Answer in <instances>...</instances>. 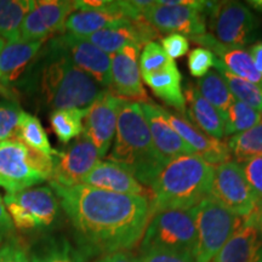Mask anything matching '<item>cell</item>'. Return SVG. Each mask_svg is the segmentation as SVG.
<instances>
[{
    "label": "cell",
    "instance_id": "44dd1931",
    "mask_svg": "<svg viewBox=\"0 0 262 262\" xmlns=\"http://www.w3.org/2000/svg\"><path fill=\"white\" fill-rule=\"evenodd\" d=\"M189 39L194 41L195 44L206 47L205 49L210 50L212 54L217 55L219 60L225 64V67L232 74L237 75V77L249 81V83L257 85L262 89V77L255 68L254 62L251 60L248 50L242 48L226 47L219 40H216L214 35L208 34V33L189 37Z\"/></svg>",
    "mask_w": 262,
    "mask_h": 262
},
{
    "label": "cell",
    "instance_id": "836d02e7",
    "mask_svg": "<svg viewBox=\"0 0 262 262\" xmlns=\"http://www.w3.org/2000/svg\"><path fill=\"white\" fill-rule=\"evenodd\" d=\"M225 118V136L244 133L262 122L261 113L237 100L228 108Z\"/></svg>",
    "mask_w": 262,
    "mask_h": 262
},
{
    "label": "cell",
    "instance_id": "603a6c76",
    "mask_svg": "<svg viewBox=\"0 0 262 262\" xmlns=\"http://www.w3.org/2000/svg\"><path fill=\"white\" fill-rule=\"evenodd\" d=\"M186 104H188V118L194 126L212 139L221 141L225 137V116L202 97L195 85L186 86Z\"/></svg>",
    "mask_w": 262,
    "mask_h": 262
},
{
    "label": "cell",
    "instance_id": "ffe728a7",
    "mask_svg": "<svg viewBox=\"0 0 262 262\" xmlns=\"http://www.w3.org/2000/svg\"><path fill=\"white\" fill-rule=\"evenodd\" d=\"M83 183L103 191L143 195L149 199V192L146 191L145 186L141 185L126 168L111 160H100L85 176Z\"/></svg>",
    "mask_w": 262,
    "mask_h": 262
},
{
    "label": "cell",
    "instance_id": "277c9868",
    "mask_svg": "<svg viewBox=\"0 0 262 262\" xmlns=\"http://www.w3.org/2000/svg\"><path fill=\"white\" fill-rule=\"evenodd\" d=\"M40 77V93L45 103L58 110H88L108 89L91 75L63 57L48 55Z\"/></svg>",
    "mask_w": 262,
    "mask_h": 262
},
{
    "label": "cell",
    "instance_id": "60d3db41",
    "mask_svg": "<svg viewBox=\"0 0 262 262\" xmlns=\"http://www.w3.org/2000/svg\"><path fill=\"white\" fill-rule=\"evenodd\" d=\"M162 47L170 58H179L185 56L189 49L187 37L181 34H169L162 39Z\"/></svg>",
    "mask_w": 262,
    "mask_h": 262
},
{
    "label": "cell",
    "instance_id": "d4e9b609",
    "mask_svg": "<svg viewBox=\"0 0 262 262\" xmlns=\"http://www.w3.org/2000/svg\"><path fill=\"white\" fill-rule=\"evenodd\" d=\"M262 243L256 228L245 221L228 239L211 262H255Z\"/></svg>",
    "mask_w": 262,
    "mask_h": 262
},
{
    "label": "cell",
    "instance_id": "d590c367",
    "mask_svg": "<svg viewBox=\"0 0 262 262\" xmlns=\"http://www.w3.org/2000/svg\"><path fill=\"white\" fill-rule=\"evenodd\" d=\"M25 113L14 101L0 100V142L16 140Z\"/></svg>",
    "mask_w": 262,
    "mask_h": 262
},
{
    "label": "cell",
    "instance_id": "2e32d148",
    "mask_svg": "<svg viewBox=\"0 0 262 262\" xmlns=\"http://www.w3.org/2000/svg\"><path fill=\"white\" fill-rule=\"evenodd\" d=\"M158 37L159 32L156 31L146 19L133 21L124 18L85 39L106 54L114 55L130 45L142 48V45L148 44Z\"/></svg>",
    "mask_w": 262,
    "mask_h": 262
},
{
    "label": "cell",
    "instance_id": "8992f818",
    "mask_svg": "<svg viewBox=\"0 0 262 262\" xmlns=\"http://www.w3.org/2000/svg\"><path fill=\"white\" fill-rule=\"evenodd\" d=\"M52 157H47L17 140L0 142V187L8 193L32 188L50 179Z\"/></svg>",
    "mask_w": 262,
    "mask_h": 262
},
{
    "label": "cell",
    "instance_id": "7a4b0ae2",
    "mask_svg": "<svg viewBox=\"0 0 262 262\" xmlns=\"http://www.w3.org/2000/svg\"><path fill=\"white\" fill-rule=\"evenodd\" d=\"M215 168L198 156H183L166 164L149 186V214L192 209L210 198Z\"/></svg>",
    "mask_w": 262,
    "mask_h": 262
},
{
    "label": "cell",
    "instance_id": "4fadbf2b",
    "mask_svg": "<svg viewBox=\"0 0 262 262\" xmlns=\"http://www.w3.org/2000/svg\"><path fill=\"white\" fill-rule=\"evenodd\" d=\"M100 162L96 147L83 134L64 150H57L52 157L50 182L72 187L81 185L85 176Z\"/></svg>",
    "mask_w": 262,
    "mask_h": 262
},
{
    "label": "cell",
    "instance_id": "ac0fdd59",
    "mask_svg": "<svg viewBox=\"0 0 262 262\" xmlns=\"http://www.w3.org/2000/svg\"><path fill=\"white\" fill-rule=\"evenodd\" d=\"M140 106L148 125L153 145L164 163L168 164L179 157L195 156L191 147L170 125L166 117L164 116L163 107L152 102L140 103Z\"/></svg>",
    "mask_w": 262,
    "mask_h": 262
},
{
    "label": "cell",
    "instance_id": "f1b7e54d",
    "mask_svg": "<svg viewBox=\"0 0 262 262\" xmlns=\"http://www.w3.org/2000/svg\"><path fill=\"white\" fill-rule=\"evenodd\" d=\"M196 89L203 98L220 111L224 116L235 100L217 71H209L204 77H202L196 83Z\"/></svg>",
    "mask_w": 262,
    "mask_h": 262
},
{
    "label": "cell",
    "instance_id": "d6986e66",
    "mask_svg": "<svg viewBox=\"0 0 262 262\" xmlns=\"http://www.w3.org/2000/svg\"><path fill=\"white\" fill-rule=\"evenodd\" d=\"M164 116L166 117L172 129L193 149V153L210 165L222 164L231 159L228 147L222 141L215 140L199 130L198 127L179 114H173L163 108Z\"/></svg>",
    "mask_w": 262,
    "mask_h": 262
},
{
    "label": "cell",
    "instance_id": "5b68a950",
    "mask_svg": "<svg viewBox=\"0 0 262 262\" xmlns=\"http://www.w3.org/2000/svg\"><path fill=\"white\" fill-rule=\"evenodd\" d=\"M195 208L169 209L150 216L140 251L163 250L192 254L195 248Z\"/></svg>",
    "mask_w": 262,
    "mask_h": 262
},
{
    "label": "cell",
    "instance_id": "52a82bcc",
    "mask_svg": "<svg viewBox=\"0 0 262 262\" xmlns=\"http://www.w3.org/2000/svg\"><path fill=\"white\" fill-rule=\"evenodd\" d=\"M243 224V219L234 215L214 199L206 198L195 206L196 241L193 251L194 262H211Z\"/></svg>",
    "mask_w": 262,
    "mask_h": 262
},
{
    "label": "cell",
    "instance_id": "7bdbcfd3",
    "mask_svg": "<svg viewBox=\"0 0 262 262\" xmlns=\"http://www.w3.org/2000/svg\"><path fill=\"white\" fill-rule=\"evenodd\" d=\"M93 262H141L139 255L131 253L129 250L116 251V253L103 255V256L96 257Z\"/></svg>",
    "mask_w": 262,
    "mask_h": 262
},
{
    "label": "cell",
    "instance_id": "9a60e30c",
    "mask_svg": "<svg viewBox=\"0 0 262 262\" xmlns=\"http://www.w3.org/2000/svg\"><path fill=\"white\" fill-rule=\"evenodd\" d=\"M73 11V2H34V6L22 22L19 29V40L47 41L50 35L64 31L66 19Z\"/></svg>",
    "mask_w": 262,
    "mask_h": 262
},
{
    "label": "cell",
    "instance_id": "e0dca14e",
    "mask_svg": "<svg viewBox=\"0 0 262 262\" xmlns=\"http://www.w3.org/2000/svg\"><path fill=\"white\" fill-rule=\"evenodd\" d=\"M141 48L125 47L120 51L111 55V85L110 89L117 96L134 100L137 102H152L141 83V72L139 67V55Z\"/></svg>",
    "mask_w": 262,
    "mask_h": 262
},
{
    "label": "cell",
    "instance_id": "8d00e7d4",
    "mask_svg": "<svg viewBox=\"0 0 262 262\" xmlns=\"http://www.w3.org/2000/svg\"><path fill=\"white\" fill-rule=\"evenodd\" d=\"M239 164L256 198V208H262V156L254 157Z\"/></svg>",
    "mask_w": 262,
    "mask_h": 262
},
{
    "label": "cell",
    "instance_id": "6da1fadb",
    "mask_svg": "<svg viewBox=\"0 0 262 262\" xmlns=\"http://www.w3.org/2000/svg\"><path fill=\"white\" fill-rule=\"evenodd\" d=\"M50 187L60 199L85 258L130 251L142 239L150 219L146 196L119 194L84 183L64 187L50 182Z\"/></svg>",
    "mask_w": 262,
    "mask_h": 262
},
{
    "label": "cell",
    "instance_id": "7dc6e473",
    "mask_svg": "<svg viewBox=\"0 0 262 262\" xmlns=\"http://www.w3.org/2000/svg\"><path fill=\"white\" fill-rule=\"evenodd\" d=\"M5 47V40L3 38H0V52H2L3 49Z\"/></svg>",
    "mask_w": 262,
    "mask_h": 262
},
{
    "label": "cell",
    "instance_id": "bcb514c9",
    "mask_svg": "<svg viewBox=\"0 0 262 262\" xmlns=\"http://www.w3.org/2000/svg\"><path fill=\"white\" fill-rule=\"evenodd\" d=\"M247 4L249 8L256 10L258 12H262V0H249Z\"/></svg>",
    "mask_w": 262,
    "mask_h": 262
},
{
    "label": "cell",
    "instance_id": "74e56055",
    "mask_svg": "<svg viewBox=\"0 0 262 262\" xmlns=\"http://www.w3.org/2000/svg\"><path fill=\"white\" fill-rule=\"evenodd\" d=\"M215 56L205 48H196L188 54V70L193 77L202 78L214 66Z\"/></svg>",
    "mask_w": 262,
    "mask_h": 262
},
{
    "label": "cell",
    "instance_id": "ba28073f",
    "mask_svg": "<svg viewBox=\"0 0 262 262\" xmlns=\"http://www.w3.org/2000/svg\"><path fill=\"white\" fill-rule=\"evenodd\" d=\"M3 201L12 224L21 231L49 228L55 224L60 210L56 194L47 186L6 193Z\"/></svg>",
    "mask_w": 262,
    "mask_h": 262
},
{
    "label": "cell",
    "instance_id": "484cf974",
    "mask_svg": "<svg viewBox=\"0 0 262 262\" xmlns=\"http://www.w3.org/2000/svg\"><path fill=\"white\" fill-rule=\"evenodd\" d=\"M142 79L156 96H158L165 104L178 111L181 117L186 118L187 110H186V101L181 88L182 77L178 66L173 64L158 73L145 75Z\"/></svg>",
    "mask_w": 262,
    "mask_h": 262
},
{
    "label": "cell",
    "instance_id": "8fae6325",
    "mask_svg": "<svg viewBox=\"0 0 262 262\" xmlns=\"http://www.w3.org/2000/svg\"><path fill=\"white\" fill-rule=\"evenodd\" d=\"M215 2L191 0L187 5H158L155 2L146 11L143 18L159 33L194 37L206 33V16Z\"/></svg>",
    "mask_w": 262,
    "mask_h": 262
},
{
    "label": "cell",
    "instance_id": "7402d4cb",
    "mask_svg": "<svg viewBox=\"0 0 262 262\" xmlns=\"http://www.w3.org/2000/svg\"><path fill=\"white\" fill-rule=\"evenodd\" d=\"M124 18L126 17L124 16L120 0H110L108 6L103 10H81L72 12L66 19L64 31L77 37L86 38Z\"/></svg>",
    "mask_w": 262,
    "mask_h": 262
},
{
    "label": "cell",
    "instance_id": "b9f144b4",
    "mask_svg": "<svg viewBox=\"0 0 262 262\" xmlns=\"http://www.w3.org/2000/svg\"><path fill=\"white\" fill-rule=\"evenodd\" d=\"M14 228L15 226L6 210L4 201L0 196V245L4 243L6 239L11 237V234L14 233Z\"/></svg>",
    "mask_w": 262,
    "mask_h": 262
},
{
    "label": "cell",
    "instance_id": "ab89813d",
    "mask_svg": "<svg viewBox=\"0 0 262 262\" xmlns=\"http://www.w3.org/2000/svg\"><path fill=\"white\" fill-rule=\"evenodd\" d=\"M139 258L141 262H194L192 254L163 250L140 251Z\"/></svg>",
    "mask_w": 262,
    "mask_h": 262
},
{
    "label": "cell",
    "instance_id": "e575fe53",
    "mask_svg": "<svg viewBox=\"0 0 262 262\" xmlns=\"http://www.w3.org/2000/svg\"><path fill=\"white\" fill-rule=\"evenodd\" d=\"M176 64L172 58L168 56L162 45L157 41H149L145 45L140 56L141 77L155 74Z\"/></svg>",
    "mask_w": 262,
    "mask_h": 262
},
{
    "label": "cell",
    "instance_id": "83f0119b",
    "mask_svg": "<svg viewBox=\"0 0 262 262\" xmlns=\"http://www.w3.org/2000/svg\"><path fill=\"white\" fill-rule=\"evenodd\" d=\"M33 6L32 0H0V38L18 41L22 22Z\"/></svg>",
    "mask_w": 262,
    "mask_h": 262
},
{
    "label": "cell",
    "instance_id": "30bf717a",
    "mask_svg": "<svg viewBox=\"0 0 262 262\" xmlns=\"http://www.w3.org/2000/svg\"><path fill=\"white\" fill-rule=\"evenodd\" d=\"M45 54L63 57L85 72L106 89L111 85V55L100 50L88 39L60 33L48 42Z\"/></svg>",
    "mask_w": 262,
    "mask_h": 262
},
{
    "label": "cell",
    "instance_id": "3957f363",
    "mask_svg": "<svg viewBox=\"0 0 262 262\" xmlns=\"http://www.w3.org/2000/svg\"><path fill=\"white\" fill-rule=\"evenodd\" d=\"M108 160L123 165L141 185L146 186L152 185L166 165L155 148L140 103L124 101Z\"/></svg>",
    "mask_w": 262,
    "mask_h": 262
},
{
    "label": "cell",
    "instance_id": "7c38bea8",
    "mask_svg": "<svg viewBox=\"0 0 262 262\" xmlns=\"http://www.w3.org/2000/svg\"><path fill=\"white\" fill-rule=\"evenodd\" d=\"M210 198L242 219L248 217L257 206L241 164L231 159L215 168Z\"/></svg>",
    "mask_w": 262,
    "mask_h": 262
},
{
    "label": "cell",
    "instance_id": "f35d334b",
    "mask_svg": "<svg viewBox=\"0 0 262 262\" xmlns=\"http://www.w3.org/2000/svg\"><path fill=\"white\" fill-rule=\"evenodd\" d=\"M0 262H31L29 249L18 238L10 237L0 245Z\"/></svg>",
    "mask_w": 262,
    "mask_h": 262
},
{
    "label": "cell",
    "instance_id": "cb8c5ba5",
    "mask_svg": "<svg viewBox=\"0 0 262 262\" xmlns=\"http://www.w3.org/2000/svg\"><path fill=\"white\" fill-rule=\"evenodd\" d=\"M45 41L8 42L0 52V85L18 80L38 55Z\"/></svg>",
    "mask_w": 262,
    "mask_h": 262
},
{
    "label": "cell",
    "instance_id": "5bb4252c",
    "mask_svg": "<svg viewBox=\"0 0 262 262\" xmlns=\"http://www.w3.org/2000/svg\"><path fill=\"white\" fill-rule=\"evenodd\" d=\"M125 98L106 93L88 108L83 122V135L96 147L100 158L108 153L116 136L117 120Z\"/></svg>",
    "mask_w": 262,
    "mask_h": 262
},
{
    "label": "cell",
    "instance_id": "f546056e",
    "mask_svg": "<svg viewBox=\"0 0 262 262\" xmlns=\"http://www.w3.org/2000/svg\"><path fill=\"white\" fill-rule=\"evenodd\" d=\"M214 67L222 75L235 100L241 101L262 114V89L260 86L232 74L219 58H215Z\"/></svg>",
    "mask_w": 262,
    "mask_h": 262
},
{
    "label": "cell",
    "instance_id": "4316f807",
    "mask_svg": "<svg viewBox=\"0 0 262 262\" xmlns=\"http://www.w3.org/2000/svg\"><path fill=\"white\" fill-rule=\"evenodd\" d=\"M31 262H85L79 249L64 237H48L29 250Z\"/></svg>",
    "mask_w": 262,
    "mask_h": 262
},
{
    "label": "cell",
    "instance_id": "ee69618b",
    "mask_svg": "<svg viewBox=\"0 0 262 262\" xmlns=\"http://www.w3.org/2000/svg\"><path fill=\"white\" fill-rule=\"evenodd\" d=\"M249 54H250L251 60L254 62L255 68L262 77V42L254 44L253 47L249 49Z\"/></svg>",
    "mask_w": 262,
    "mask_h": 262
},
{
    "label": "cell",
    "instance_id": "d6a6232c",
    "mask_svg": "<svg viewBox=\"0 0 262 262\" xmlns=\"http://www.w3.org/2000/svg\"><path fill=\"white\" fill-rule=\"evenodd\" d=\"M227 147L237 163L262 156V122L244 133L229 137Z\"/></svg>",
    "mask_w": 262,
    "mask_h": 262
},
{
    "label": "cell",
    "instance_id": "1f68e13d",
    "mask_svg": "<svg viewBox=\"0 0 262 262\" xmlns=\"http://www.w3.org/2000/svg\"><path fill=\"white\" fill-rule=\"evenodd\" d=\"M88 110H58L50 114V125L62 143H68L83 134V122Z\"/></svg>",
    "mask_w": 262,
    "mask_h": 262
},
{
    "label": "cell",
    "instance_id": "4dcf8cb0",
    "mask_svg": "<svg viewBox=\"0 0 262 262\" xmlns=\"http://www.w3.org/2000/svg\"><path fill=\"white\" fill-rule=\"evenodd\" d=\"M16 140L27 146L29 149L35 150V152L41 153L47 157H54L57 152L51 147L47 131L42 127L40 120L32 114L25 113Z\"/></svg>",
    "mask_w": 262,
    "mask_h": 262
},
{
    "label": "cell",
    "instance_id": "f6af8a7d",
    "mask_svg": "<svg viewBox=\"0 0 262 262\" xmlns=\"http://www.w3.org/2000/svg\"><path fill=\"white\" fill-rule=\"evenodd\" d=\"M245 221L250 222L251 225L256 228L258 238H260L261 243H262V208H256L255 210L251 212L248 217L244 219Z\"/></svg>",
    "mask_w": 262,
    "mask_h": 262
},
{
    "label": "cell",
    "instance_id": "9c48e42d",
    "mask_svg": "<svg viewBox=\"0 0 262 262\" xmlns=\"http://www.w3.org/2000/svg\"><path fill=\"white\" fill-rule=\"evenodd\" d=\"M206 18L216 40L228 48L244 49L260 37V19L243 3L215 2Z\"/></svg>",
    "mask_w": 262,
    "mask_h": 262
}]
</instances>
